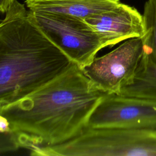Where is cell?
Instances as JSON below:
<instances>
[{
	"mask_svg": "<svg viewBox=\"0 0 156 156\" xmlns=\"http://www.w3.org/2000/svg\"><path fill=\"white\" fill-rule=\"evenodd\" d=\"M77 64L23 98L0 108L21 147L51 146L79 135L106 94Z\"/></svg>",
	"mask_w": 156,
	"mask_h": 156,
	"instance_id": "obj_1",
	"label": "cell"
},
{
	"mask_svg": "<svg viewBox=\"0 0 156 156\" xmlns=\"http://www.w3.org/2000/svg\"><path fill=\"white\" fill-rule=\"evenodd\" d=\"M73 62L17 0L0 23V108L16 102L68 71Z\"/></svg>",
	"mask_w": 156,
	"mask_h": 156,
	"instance_id": "obj_2",
	"label": "cell"
},
{
	"mask_svg": "<svg viewBox=\"0 0 156 156\" xmlns=\"http://www.w3.org/2000/svg\"><path fill=\"white\" fill-rule=\"evenodd\" d=\"M32 13L43 32L81 69L104 48L83 19L54 13Z\"/></svg>",
	"mask_w": 156,
	"mask_h": 156,
	"instance_id": "obj_3",
	"label": "cell"
},
{
	"mask_svg": "<svg viewBox=\"0 0 156 156\" xmlns=\"http://www.w3.org/2000/svg\"><path fill=\"white\" fill-rule=\"evenodd\" d=\"M143 54V38H130L82 69L98 89L119 94L133 79Z\"/></svg>",
	"mask_w": 156,
	"mask_h": 156,
	"instance_id": "obj_4",
	"label": "cell"
},
{
	"mask_svg": "<svg viewBox=\"0 0 156 156\" xmlns=\"http://www.w3.org/2000/svg\"><path fill=\"white\" fill-rule=\"evenodd\" d=\"M87 127L156 130V102L107 93L92 112Z\"/></svg>",
	"mask_w": 156,
	"mask_h": 156,
	"instance_id": "obj_5",
	"label": "cell"
},
{
	"mask_svg": "<svg viewBox=\"0 0 156 156\" xmlns=\"http://www.w3.org/2000/svg\"><path fill=\"white\" fill-rule=\"evenodd\" d=\"M98 35L104 47H112L146 32L143 15L135 8L120 2L110 10L83 19Z\"/></svg>",
	"mask_w": 156,
	"mask_h": 156,
	"instance_id": "obj_6",
	"label": "cell"
},
{
	"mask_svg": "<svg viewBox=\"0 0 156 156\" xmlns=\"http://www.w3.org/2000/svg\"><path fill=\"white\" fill-rule=\"evenodd\" d=\"M119 0H26L33 12L54 13L85 19L110 10Z\"/></svg>",
	"mask_w": 156,
	"mask_h": 156,
	"instance_id": "obj_7",
	"label": "cell"
},
{
	"mask_svg": "<svg viewBox=\"0 0 156 156\" xmlns=\"http://www.w3.org/2000/svg\"><path fill=\"white\" fill-rule=\"evenodd\" d=\"M119 94L156 102V63L143 54L133 79Z\"/></svg>",
	"mask_w": 156,
	"mask_h": 156,
	"instance_id": "obj_8",
	"label": "cell"
},
{
	"mask_svg": "<svg viewBox=\"0 0 156 156\" xmlns=\"http://www.w3.org/2000/svg\"><path fill=\"white\" fill-rule=\"evenodd\" d=\"M145 35L142 38L144 54L156 63V0H147L144 6Z\"/></svg>",
	"mask_w": 156,
	"mask_h": 156,
	"instance_id": "obj_9",
	"label": "cell"
},
{
	"mask_svg": "<svg viewBox=\"0 0 156 156\" xmlns=\"http://www.w3.org/2000/svg\"><path fill=\"white\" fill-rule=\"evenodd\" d=\"M1 153L15 151L20 148V144L18 135L11 128L1 132Z\"/></svg>",
	"mask_w": 156,
	"mask_h": 156,
	"instance_id": "obj_10",
	"label": "cell"
},
{
	"mask_svg": "<svg viewBox=\"0 0 156 156\" xmlns=\"http://www.w3.org/2000/svg\"><path fill=\"white\" fill-rule=\"evenodd\" d=\"M15 0H0V11L2 13H5L10 5Z\"/></svg>",
	"mask_w": 156,
	"mask_h": 156,
	"instance_id": "obj_11",
	"label": "cell"
},
{
	"mask_svg": "<svg viewBox=\"0 0 156 156\" xmlns=\"http://www.w3.org/2000/svg\"><path fill=\"white\" fill-rule=\"evenodd\" d=\"M155 132H156V130H155Z\"/></svg>",
	"mask_w": 156,
	"mask_h": 156,
	"instance_id": "obj_12",
	"label": "cell"
}]
</instances>
